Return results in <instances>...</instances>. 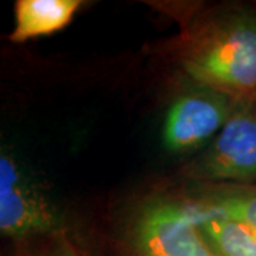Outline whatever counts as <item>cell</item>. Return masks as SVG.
Masks as SVG:
<instances>
[{"mask_svg":"<svg viewBox=\"0 0 256 256\" xmlns=\"http://www.w3.org/2000/svg\"><path fill=\"white\" fill-rule=\"evenodd\" d=\"M201 210L172 200H152L138 210L131 240L137 256H215L202 235Z\"/></svg>","mask_w":256,"mask_h":256,"instance_id":"3957f363","label":"cell"},{"mask_svg":"<svg viewBox=\"0 0 256 256\" xmlns=\"http://www.w3.org/2000/svg\"><path fill=\"white\" fill-rule=\"evenodd\" d=\"M191 178L210 182H256V100L236 101L230 118L204 154L186 168Z\"/></svg>","mask_w":256,"mask_h":256,"instance_id":"277c9868","label":"cell"},{"mask_svg":"<svg viewBox=\"0 0 256 256\" xmlns=\"http://www.w3.org/2000/svg\"><path fill=\"white\" fill-rule=\"evenodd\" d=\"M63 216L52 196L28 172L24 164L2 146L0 152V232L4 238L22 239L53 234Z\"/></svg>","mask_w":256,"mask_h":256,"instance_id":"7a4b0ae2","label":"cell"},{"mask_svg":"<svg viewBox=\"0 0 256 256\" xmlns=\"http://www.w3.org/2000/svg\"><path fill=\"white\" fill-rule=\"evenodd\" d=\"M47 256H80L76 250H74L73 248L70 246H60L58 249H56L53 250L50 255Z\"/></svg>","mask_w":256,"mask_h":256,"instance_id":"9c48e42d","label":"cell"},{"mask_svg":"<svg viewBox=\"0 0 256 256\" xmlns=\"http://www.w3.org/2000/svg\"><path fill=\"white\" fill-rule=\"evenodd\" d=\"M201 210L204 238L215 256H256V232L245 224Z\"/></svg>","mask_w":256,"mask_h":256,"instance_id":"52a82bcc","label":"cell"},{"mask_svg":"<svg viewBox=\"0 0 256 256\" xmlns=\"http://www.w3.org/2000/svg\"><path fill=\"white\" fill-rule=\"evenodd\" d=\"M255 100H256V96H255Z\"/></svg>","mask_w":256,"mask_h":256,"instance_id":"30bf717a","label":"cell"},{"mask_svg":"<svg viewBox=\"0 0 256 256\" xmlns=\"http://www.w3.org/2000/svg\"><path fill=\"white\" fill-rule=\"evenodd\" d=\"M202 210L245 224L256 232V185H234L210 194Z\"/></svg>","mask_w":256,"mask_h":256,"instance_id":"ba28073f","label":"cell"},{"mask_svg":"<svg viewBox=\"0 0 256 256\" xmlns=\"http://www.w3.org/2000/svg\"><path fill=\"white\" fill-rule=\"evenodd\" d=\"M82 4V0H18L14 6V28L10 42L23 43L62 30Z\"/></svg>","mask_w":256,"mask_h":256,"instance_id":"8992f818","label":"cell"},{"mask_svg":"<svg viewBox=\"0 0 256 256\" xmlns=\"http://www.w3.org/2000/svg\"><path fill=\"white\" fill-rule=\"evenodd\" d=\"M236 98L204 87L180 96L166 111L162 144L171 152H186L216 137L230 118Z\"/></svg>","mask_w":256,"mask_h":256,"instance_id":"5b68a950","label":"cell"},{"mask_svg":"<svg viewBox=\"0 0 256 256\" xmlns=\"http://www.w3.org/2000/svg\"><path fill=\"white\" fill-rule=\"evenodd\" d=\"M182 67L202 87L236 100L256 96V13L236 12L186 48Z\"/></svg>","mask_w":256,"mask_h":256,"instance_id":"6da1fadb","label":"cell"}]
</instances>
